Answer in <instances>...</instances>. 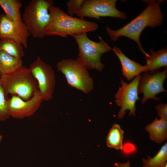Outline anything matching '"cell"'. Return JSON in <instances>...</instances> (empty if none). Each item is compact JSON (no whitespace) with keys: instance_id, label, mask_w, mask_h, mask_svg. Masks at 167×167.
<instances>
[{"instance_id":"cell-16","label":"cell","mask_w":167,"mask_h":167,"mask_svg":"<svg viewBox=\"0 0 167 167\" xmlns=\"http://www.w3.org/2000/svg\"><path fill=\"white\" fill-rule=\"evenodd\" d=\"M22 4L19 0H0V6L4 11L6 16L14 22H22L20 12Z\"/></svg>"},{"instance_id":"cell-28","label":"cell","mask_w":167,"mask_h":167,"mask_svg":"<svg viewBox=\"0 0 167 167\" xmlns=\"http://www.w3.org/2000/svg\"><path fill=\"white\" fill-rule=\"evenodd\" d=\"M1 74L0 72V77H1Z\"/></svg>"},{"instance_id":"cell-25","label":"cell","mask_w":167,"mask_h":167,"mask_svg":"<svg viewBox=\"0 0 167 167\" xmlns=\"http://www.w3.org/2000/svg\"><path fill=\"white\" fill-rule=\"evenodd\" d=\"M131 165L130 161L124 163H116L114 165V167H130Z\"/></svg>"},{"instance_id":"cell-8","label":"cell","mask_w":167,"mask_h":167,"mask_svg":"<svg viewBox=\"0 0 167 167\" xmlns=\"http://www.w3.org/2000/svg\"><path fill=\"white\" fill-rule=\"evenodd\" d=\"M141 76V75L136 76L129 83L121 79V86L119 87L114 96L116 104L121 107L117 115L118 119L123 118L127 110L129 111V116L136 115L135 104L137 100H140L138 96V86Z\"/></svg>"},{"instance_id":"cell-7","label":"cell","mask_w":167,"mask_h":167,"mask_svg":"<svg viewBox=\"0 0 167 167\" xmlns=\"http://www.w3.org/2000/svg\"><path fill=\"white\" fill-rule=\"evenodd\" d=\"M29 68L37 82L43 101L51 99L56 85V77L52 67L38 56L30 64Z\"/></svg>"},{"instance_id":"cell-27","label":"cell","mask_w":167,"mask_h":167,"mask_svg":"<svg viewBox=\"0 0 167 167\" xmlns=\"http://www.w3.org/2000/svg\"><path fill=\"white\" fill-rule=\"evenodd\" d=\"M163 167H167V162L165 163Z\"/></svg>"},{"instance_id":"cell-1","label":"cell","mask_w":167,"mask_h":167,"mask_svg":"<svg viewBox=\"0 0 167 167\" xmlns=\"http://www.w3.org/2000/svg\"><path fill=\"white\" fill-rule=\"evenodd\" d=\"M148 5L145 9L136 17L122 28L116 30L111 29L107 26L108 35L113 41H117L121 36L129 38L134 41L139 50L145 56L148 55L144 50L140 41L139 37L143 30L147 27L154 28L161 25L163 15L160 4L164 0H143Z\"/></svg>"},{"instance_id":"cell-26","label":"cell","mask_w":167,"mask_h":167,"mask_svg":"<svg viewBox=\"0 0 167 167\" xmlns=\"http://www.w3.org/2000/svg\"><path fill=\"white\" fill-rule=\"evenodd\" d=\"M2 139V135H0V142L1 141Z\"/></svg>"},{"instance_id":"cell-2","label":"cell","mask_w":167,"mask_h":167,"mask_svg":"<svg viewBox=\"0 0 167 167\" xmlns=\"http://www.w3.org/2000/svg\"><path fill=\"white\" fill-rule=\"evenodd\" d=\"M51 18L44 30L45 36H58L66 37L68 36L87 33L96 30V23L68 15L58 7L51 6L49 9Z\"/></svg>"},{"instance_id":"cell-4","label":"cell","mask_w":167,"mask_h":167,"mask_svg":"<svg viewBox=\"0 0 167 167\" xmlns=\"http://www.w3.org/2000/svg\"><path fill=\"white\" fill-rule=\"evenodd\" d=\"M52 0H31L25 7L22 19L30 35L35 38L45 36L44 30L51 16L49 9L54 5Z\"/></svg>"},{"instance_id":"cell-18","label":"cell","mask_w":167,"mask_h":167,"mask_svg":"<svg viewBox=\"0 0 167 167\" xmlns=\"http://www.w3.org/2000/svg\"><path fill=\"white\" fill-rule=\"evenodd\" d=\"M24 48L22 44L13 39H0V51L15 58H22L25 56Z\"/></svg>"},{"instance_id":"cell-23","label":"cell","mask_w":167,"mask_h":167,"mask_svg":"<svg viewBox=\"0 0 167 167\" xmlns=\"http://www.w3.org/2000/svg\"><path fill=\"white\" fill-rule=\"evenodd\" d=\"M157 113L160 118L167 120V104L160 103L157 104L156 106Z\"/></svg>"},{"instance_id":"cell-21","label":"cell","mask_w":167,"mask_h":167,"mask_svg":"<svg viewBox=\"0 0 167 167\" xmlns=\"http://www.w3.org/2000/svg\"><path fill=\"white\" fill-rule=\"evenodd\" d=\"M7 98L0 82V121H4L10 117L7 109Z\"/></svg>"},{"instance_id":"cell-6","label":"cell","mask_w":167,"mask_h":167,"mask_svg":"<svg viewBox=\"0 0 167 167\" xmlns=\"http://www.w3.org/2000/svg\"><path fill=\"white\" fill-rule=\"evenodd\" d=\"M57 70L65 76L68 84L88 94L93 89L94 82L88 69L77 58L60 60L56 64Z\"/></svg>"},{"instance_id":"cell-17","label":"cell","mask_w":167,"mask_h":167,"mask_svg":"<svg viewBox=\"0 0 167 167\" xmlns=\"http://www.w3.org/2000/svg\"><path fill=\"white\" fill-rule=\"evenodd\" d=\"M22 66V58H15L0 51V72L1 74L12 72Z\"/></svg>"},{"instance_id":"cell-20","label":"cell","mask_w":167,"mask_h":167,"mask_svg":"<svg viewBox=\"0 0 167 167\" xmlns=\"http://www.w3.org/2000/svg\"><path fill=\"white\" fill-rule=\"evenodd\" d=\"M167 161V142L163 145L156 154L153 157L147 156L143 158V167H163Z\"/></svg>"},{"instance_id":"cell-15","label":"cell","mask_w":167,"mask_h":167,"mask_svg":"<svg viewBox=\"0 0 167 167\" xmlns=\"http://www.w3.org/2000/svg\"><path fill=\"white\" fill-rule=\"evenodd\" d=\"M151 54L145 56L146 65H145L148 71H150L151 74L161 67L167 66V49L162 48L157 51L152 49H150Z\"/></svg>"},{"instance_id":"cell-5","label":"cell","mask_w":167,"mask_h":167,"mask_svg":"<svg viewBox=\"0 0 167 167\" xmlns=\"http://www.w3.org/2000/svg\"><path fill=\"white\" fill-rule=\"evenodd\" d=\"M78 45V58L87 69L102 71L104 65L101 61L102 55L110 51L112 48L108 43L99 36V42L89 38L87 33L74 35L72 36Z\"/></svg>"},{"instance_id":"cell-11","label":"cell","mask_w":167,"mask_h":167,"mask_svg":"<svg viewBox=\"0 0 167 167\" xmlns=\"http://www.w3.org/2000/svg\"><path fill=\"white\" fill-rule=\"evenodd\" d=\"M43 101L38 89L35 92L30 99L27 101L16 96H11L10 98L7 99V109L10 117L19 119L31 117L38 110Z\"/></svg>"},{"instance_id":"cell-22","label":"cell","mask_w":167,"mask_h":167,"mask_svg":"<svg viewBox=\"0 0 167 167\" xmlns=\"http://www.w3.org/2000/svg\"><path fill=\"white\" fill-rule=\"evenodd\" d=\"M84 0H70L66 3L67 14L71 16L75 15L76 12L81 8Z\"/></svg>"},{"instance_id":"cell-9","label":"cell","mask_w":167,"mask_h":167,"mask_svg":"<svg viewBox=\"0 0 167 167\" xmlns=\"http://www.w3.org/2000/svg\"><path fill=\"white\" fill-rule=\"evenodd\" d=\"M116 0H84L80 9L75 15L82 18L86 17L99 19L110 17L121 19L127 18L126 13L116 7Z\"/></svg>"},{"instance_id":"cell-13","label":"cell","mask_w":167,"mask_h":167,"mask_svg":"<svg viewBox=\"0 0 167 167\" xmlns=\"http://www.w3.org/2000/svg\"><path fill=\"white\" fill-rule=\"evenodd\" d=\"M112 50L119 59L122 66V74L128 81H132L135 77L143 72L148 71L145 65H142L130 59L118 47L113 46Z\"/></svg>"},{"instance_id":"cell-12","label":"cell","mask_w":167,"mask_h":167,"mask_svg":"<svg viewBox=\"0 0 167 167\" xmlns=\"http://www.w3.org/2000/svg\"><path fill=\"white\" fill-rule=\"evenodd\" d=\"M30 35L23 21L14 22L7 18L4 14H0V39H13L27 48L28 39Z\"/></svg>"},{"instance_id":"cell-19","label":"cell","mask_w":167,"mask_h":167,"mask_svg":"<svg viewBox=\"0 0 167 167\" xmlns=\"http://www.w3.org/2000/svg\"><path fill=\"white\" fill-rule=\"evenodd\" d=\"M123 131L120 125L114 124L110 130L106 138V145L110 148L122 150L123 147Z\"/></svg>"},{"instance_id":"cell-14","label":"cell","mask_w":167,"mask_h":167,"mask_svg":"<svg viewBox=\"0 0 167 167\" xmlns=\"http://www.w3.org/2000/svg\"><path fill=\"white\" fill-rule=\"evenodd\" d=\"M145 129L151 140L158 143H161L167 138V120L158 119L157 117L146 126Z\"/></svg>"},{"instance_id":"cell-3","label":"cell","mask_w":167,"mask_h":167,"mask_svg":"<svg viewBox=\"0 0 167 167\" xmlns=\"http://www.w3.org/2000/svg\"><path fill=\"white\" fill-rule=\"evenodd\" d=\"M0 82L7 99L11 94L28 100L38 89L37 82L29 68L23 65L12 72L1 74Z\"/></svg>"},{"instance_id":"cell-24","label":"cell","mask_w":167,"mask_h":167,"mask_svg":"<svg viewBox=\"0 0 167 167\" xmlns=\"http://www.w3.org/2000/svg\"><path fill=\"white\" fill-rule=\"evenodd\" d=\"M136 150L135 145L132 143L126 142L123 144L122 150L123 153L126 155H129L132 154Z\"/></svg>"},{"instance_id":"cell-10","label":"cell","mask_w":167,"mask_h":167,"mask_svg":"<svg viewBox=\"0 0 167 167\" xmlns=\"http://www.w3.org/2000/svg\"><path fill=\"white\" fill-rule=\"evenodd\" d=\"M167 69L162 71H156L152 74L148 72H144L141 75L138 86V92L143 94L142 104H144L148 100L154 99L156 101H160L161 99L156 96L162 92H166L163 84L167 77Z\"/></svg>"}]
</instances>
